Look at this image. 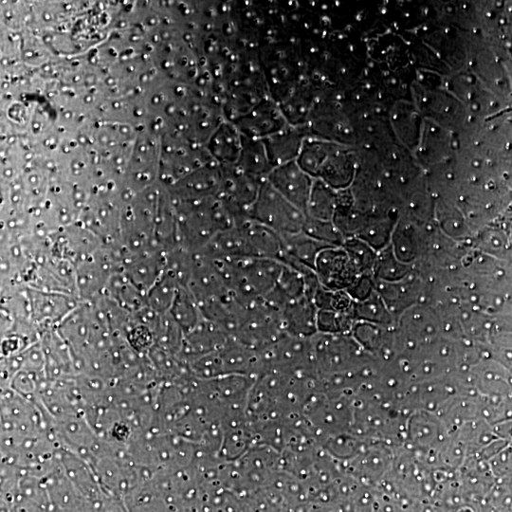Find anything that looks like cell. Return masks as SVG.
Instances as JSON below:
<instances>
[{
  "label": "cell",
  "mask_w": 512,
  "mask_h": 512,
  "mask_svg": "<svg viewBox=\"0 0 512 512\" xmlns=\"http://www.w3.org/2000/svg\"><path fill=\"white\" fill-rule=\"evenodd\" d=\"M471 332L484 344L512 355V279L484 270V296Z\"/></svg>",
  "instance_id": "obj_2"
},
{
  "label": "cell",
  "mask_w": 512,
  "mask_h": 512,
  "mask_svg": "<svg viewBox=\"0 0 512 512\" xmlns=\"http://www.w3.org/2000/svg\"><path fill=\"white\" fill-rule=\"evenodd\" d=\"M439 296L429 300L442 332H467L473 329L482 296H484V268L475 256L465 251L444 253L433 272V289Z\"/></svg>",
  "instance_id": "obj_1"
},
{
  "label": "cell",
  "mask_w": 512,
  "mask_h": 512,
  "mask_svg": "<svg viewBox=\"0 0 512 512\" xmlns=\"http://www.w3.org/2000/svg\"><path fill=\"white\" fill-rule=\"evenodd\" d=\"M497 437L512 442V401L511 404H509V408H507V412H505L503 418H501L499 429H497Z\"/></svg>",
  "instance_id": "obj_3"
}]
</instances>
